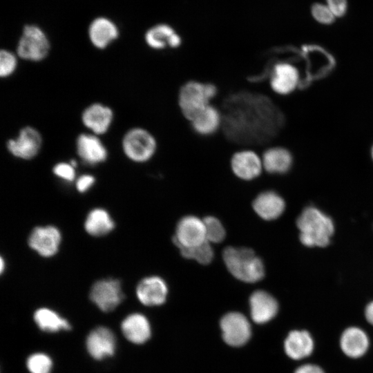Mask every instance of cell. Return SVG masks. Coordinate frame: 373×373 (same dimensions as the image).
<instances>
[{
  "label": "cell",
  "mask_w": 373,
  "mask_h": 373,
  "mask_svg": "<svg viewBox=\"0 0 373 373\" xmlns=\"http://www.w3.org/2000/svg\"><path fill=\"white\" fill-rule=\"evenodd\" d=\"M299 73L296 67L288 62H276L273 66L269 79L272 93L285 96L299 86Z\"/></svg>",
  "instance_id": "7c38bea8"
},
{
  "label": "cell",
  "mask_w": 373,
  "mask_h": 373,
  "mask_svg": "<svg viewBox=\"0 0 373 373\" xmlns=\"http://www.w3.org/2000/svg\"><path fill=\"white\" fill-rule=\"evenodd\" d=\"M340 345L347 356L358 358L367 350L369 339L361 329L352 327L346 329L341 335Z\"/></svg>",
  "instance_id": "cb8c5ba5"
},
{
  "label": "cell",
  "mask_w": 373,
  "mask_h": 373,
  "mask_svg": "<svg viewBox=\"0 0 373 373\" xmlns=\"http://www.w3.org/2000/svg\"><path fill=\"white\" fill-rule=\"evenodd\" d=\"M264 171L270 174H282L291 167V152L282 146H269L261 153Z\"/></svg>",
  "instance_id": "ffe728a7"
},
{
  "label": "cell",
  "mask_w": 373,
  "mask_h": 373,
  "mask_svg": "<svg viewBox=\"0 0 373 373\" xmlns=\"http://www.w3.org/2000/svg\"><path fill=\"white\" fill-rule=\"evenodd\" d=\"M88 35L91 43L99 49L105 48L118 36L115 25L106 18L95 19L90 25Z\"/></svg>",
  "instance_id": "4316f807"
},
{
  "label": "cell",
  "mask_w": 373,
  "mask_h": 373,
  "mask_svg": "<svg viewBox=\"0 0 373 373\" xmlns=\"http://www.w3.org/2000/svg\"><path fill=\"white\" fill-rule=\"evenodd\" d=\"M203 220L207 240L210 243L221 242L226 236L225 229L221 222L213 216H207Z\"/></svg>",
  "instance_id": "f546056e"
},
{
  "label": "cell",
  "mask_w": 373,
  "mask_h": 373,
  "mask_svg": "<svg viewBox=\"0 0 373 373\" xmlns=\"http://www.w3.org/2000/svg\"><path fill=\"white\" fill-rule=\"evenodd\" d=\"M372 159H373V146L372 148Z\"/></svg>",
  "instance_id": "ab89813d"
},
{
  "label": "cell",
  "mask_w": 373,
  "mask_h": 373,
  "mask_svg": "<svg viewBox=\"0 0 373 373\" xmlns=\"http://www.w3.org/2000/svg\"><path fill=\"white\" fill-rule=\"evenodd\" d=\"M75 169L70 162H59L55 165L52 171L57 177L67 182H72L76 175Z\"/></svg>",
  "instance_id": "836d02e7"
},
{
  "label": "cell",
  "mask_w": 373,
  "mask_h": 373,
  "mask_svg": "<svg viewBox=\"0 0 373 373\" xmlns=\"http://www.w3.org/2000/svg\"><path fill=\"white\" fill-rule=\"evenodd\" d=\"M312 15L319 23L331 24L335 20V16L327 5L316 3L312 7Z\"/></svg>",
  "instance_id": "d6a6232c"
},
{
  "label": "cell",
  "mask_w": 373,
  "mask_h": 373,
  "mask_svg": "<svg viewBox=\"0 0 373 373\" xmlns=\"http://www.w3.org/2000/svg\"><path fill=\"white\" fill-rule=\"evenodd\" d=\"M222 258L229 271L242 282L256 283L265 276L262 261L249 248L227 247L223 251Z\"/></svg>",
  "instance_id": "7a4b0ae2"
},
{
  "label": "cell",
  "mask_w": 373,
  "mask_h": 373,
  "mask_svg": "<svg viewBox=\"0 0 373 373\" xmlns=\"http://www.w3.org/2000/svg\"><path fill=\"white\" fill-rule=\"evenodd\" d=\"M61 240V233L55 226H38L30 232L28 243L39 256L50 258L58 252Z\"/></svg>",
  "instance_id": "9c48e42d"
},
{
  "label": "cell",
  "mask_w": 373,
  "mask_h": 373,
  "mask_svg": "<svg viewBox=\"0 0 373 373\" xmlns=\"http://www.w3.org/2000/svg\"><path fill=\"white\" fill-rule=\"evenodd\" d=\"M285 207L283 199L272 191L260 193L253 202L254 210L265 220L278 218L283 213Z\"/></svg>",
  "instance_id": "44dd1931"
},
{
  "label": "cell",
  "mask_w": 373,
  "mask_h": 373,
  "mask_svg": "<svg viewBox=\"0 0 373 373\" xmlns=\"http://www.w3.org/2000/svg\"><path fill=\"white\" fill-rule=\"evenodd\" d=\"M145 41L150 48L157 50L167 48L177 49L182 44L181 37L166 25H158L149 29L145 34Z\"/></svg>",
  "instance_id": "603a6c76"
},
{
  "label": "cell",
  "mask_w": 373,
  "mask_h": 373,
  "mask_svg": "<svg viewBox=\"0 0 373 373\" xmlns=\"http://www.w3.org/2000/svg\"><path fill=\"white\" fill-rule=\"evenodd\" d=\"M113 119L111 108L99 103H94L86 107L82 114L83 124L96 135L106 133Z\"/></svg>",
  "instance_id": "e0dca14e"
},
{
  "label": "cell",
  "mask_w": 373,
  "mask_h": 373,
  "mask_svg": "<svg viewBox=\"0 0 373 373\" xmlns=\"http://www.w3.org/2000/svg\"><path fill=\"white\" fill-rule=\"evenodd\" d=\"M95 182V178L93 175L89 174L82 175L76 180L77 190L80 193H84L93 186Z\"/></svg>",
  "instance_id": "d590c367"
},
{
  "label": "cell",
  "mask_w": 373,
  "mask_h": 373,
  "mask_svg": "<svg viewBox=\"0 0 373 373\" xmlns=\"http://www.w3.org/2000/svg\"><path fill=\"white\" fill-rule=\"evenodd\" d=\"M0 267H1V272L3 273L6 268V262L2 256L1 257Z\"/></svg>",
  "instance_id": "f35d334b"
},
{
  "label": "cell",
  "mask_w": 373,
  "mask_h": 373,
  "mask_svg": "<svg viewBox=\"0 0 373 373\" xmlns=\"http://www.w3.org/2000/svg\"><path fill=\"white\" fill-rule=\"evenodd\" d=\"M135 293L142 304L146 306H157L165 302L168 287L160 276H151L142 278L138 283Z\"/></svg>",
  "instance_id": "5bb4252c"
},
{
  "label": "cell",
  "mask_w": 373,
  "mask_h": 373,
  "mask_svg": "<svg viewBox=\"0 0 373 373\" xmlns=\"http://www.w3.org/2000/svg\"><path fill=\"white\" fill-rule=\"evenodd\" d=\"M218 95V88L213 83L189 80L180 88L178 105L184 117L189 121L212 104Z\"/></svg>",
  "instance_id": "3957f363"
},
{
  "label": "cell",
  "mask_w": 373,
  "mask_h": 373,
  "mask_svg": "<svg viewBox=\"0 0 373 373\" xmlns=\"http://www.w3.org/2000/svg\"><path fill=\"white\" fill-rule=\"evenodd\" d=\"M49 50V41L39 28L35 26L24 27L17 48V53L20 58L39 61L46 57Z\"/></svg>",
  "instance_id": "8992f818"
},
{
  "label": "cell",
  "mask_w": 373,
  "mask_h": 373,
  "mask_svg": "<svg viewBox=\"0 0 373 373\" xmlns=\"http://www.w3.org/2000/svg\"><path fill=\"white\" fill-rule=\"evenodd\" d=\"M90 300L102 312L115 309L123 300L122 283L116 278H104L96 281L91 287Z\"/></svg>",
  "instance_id": "52a82bcc"
},
{
  "label": "cell",
  "mask_w": 373,
  "mask_h": 373,
  "mask_svg": "<svg viewBox=\"0 0 373 373\" xmlns=\"http://www.w3.org/2000/svg\"><path fill=\"white\" fill-rule=\"evenodd\" d=\"M173 240L179 249L193 247L207 241L203 219L195 216L182 218L177 224Z\"/></svg>",
  "instance_id": "30bf717a"
},
{
  "label": "cell",
  "mask_w": 373,
  "mask_h": 373,
  "mask_svg": "<svg viewBox=\"0 0 373 373\" xmlns=\"http://www.w3.org/2000/svg\"><path fill=\"white\" fill-rule=\"evenodd\" d=\"M252 320L256 323H265L272 319L278 312L276 300L263 290L255 291L249 298Z\"/></svg>",
  "instance_id": "d6986e66"
},
{
  "label": "cell",
  "mask_w": 373,
  "mask_h": 373,
  "mask_svg": "<svg viewBox=\"0 0 373 373\" xmlns=\"http://www.w3.org/2000/svg\"><path fill=\"white\" fill-rule=\"evenodd\" d=\"M365 314L367 321L373 325V301L366 307Z\"/></svg>",
  "instance_id": "74e56055"
},
{
  "label": "cell",
  "mask_w": 373,
  "mask_h": 373,
  "mask_svg": "<svg viewBox=\"0 0 373 373\" xmlns=\"http://www.w3.org/2000/svg\"><path fill=\"white\" fill-rule=\"evenodd\" d=\"M122 146L125 155L138 164L149 162L158 151L157 137L149 129L142 126L129 129L122 138Z\"/></svg>",
  "instance_id": "5b68a950"
},
{
  "label": "cell",
  "mask_w": 373,
  "mask_h": 373,
  "mask_svg": "<svg viewBox=\"0 0 373 373\" xmlns=\"http://www.w3.org/2000/svg\"><path fill=\"white\" fill-rule=\"evenodd\" d=\"M327 6L335 17H343L347 11V0H326Z\"/></svg>",
  "instance_id": "e575fe53"
},
{
  "label": "cell",
  "mask_w": 373,
  "mask_h": 373,
  "mask_svg": "<svg viewBox=\"0 0 373 373\" xmlns=\"http://www.w3.org/2000/svg\"><path fill=\"white\" fill-rule=\"evenodd\" d=\"M34 320L37 326L43 331L55 332L61 329L68 330L70 325L67 320L60 316L55 311L41 307L34 314Z\"/></svg>",
  "instance_id": "83f0119b"
},
{
  "label": "cell",
  "mask_w": 373,
  "mask_h": 373,
  "mask_svg": "<svg viewBox=\"0 0 373 373\" xmlns=\"http://www.w3.org/2000/svg\"><path fill=\"white\" fill-rule=\"evenodd\" d=\"M212 104L222 115L220 133L237 150L249 148L261 153L285 124L284 113L267 93L242 90Z\"/></svg>",
  "instance_id": "6da1fadb"
},
{
  "label": "cell",
  "mask_w": 373,
  "mask_h": 373,
  "mask_svg": "<svg viewBox=\"0 0 373 373\" xmlns=\"http://www.w3.org/2000/svg\"><path fill=\"white\" fill-rule=\"evenodd\" d=\"M27 367L30 373H50L52 361L45 354L35 353L28 357Z\"/></svg>",
  "instance_id": "4dcf8cb0"
},
{
  "label": "cell",
  "mask_w": 373,
  "mask_h": 373,
  "mask_svg": "<svg viewBox=\"0 0 373 373\" xmlns=\"http://www.w3.org/2000/svg\"><path fill=\"white\" fill-rule=\"evenodd\" d=\"M86 347L90 355L97 360L112 356L115 350L113 333L105 327L95 328L87 336Z\"/></svg>",
  "instance_id": "ac0fdd59"
},
{
  "label": "cell",
  "mask_w": 373,
  "mask_h": 373,
  "mask_svg": "<svg viewBox=\"0 0 373 373\" xmlns=\"http://www.w3.org/2000/svg\"><path fill=\"white\" fill-rule=\"evenodd\" d=\"M300 240L307 247H325L334 232L329 218L314 207L305 209L297 220Z\"/></svg>",
  "instance_id": "277c9868"
},
{
  "label": "cell",
  "mask_w": 373,
  "mask_h": 373,
  "mask_svg": "<svg viewBox=\"0 0 373 373\" xmlns=\"http://www.w3.org/2000/svg\"><path fill=\"white\" fill-rule=\"evenodd\" d=\"M195 133L208 137L218 134L222 128V115L220 110L211 104L189 121Z\"/></svg>",
  "instance_id": "2e32d148"
},
{
  "label": "cell",
  "mask_w": 373,
  "mask_h": 373,
  "mask_svg": "<svg viewBox=\"0 0 373 373\" xmlns=\"http://www.w3.org/2000/svg\"><path fill=\"white\" fill-rule=\"evenodd\" d=\"M76 149L81 160L89 165L102 163L108 157L106 148L95 134L79 135L76 140Z\"/></svg>",
  "instance_id": "9a60e30c"
},
{
  "label": "cell",
  "mask_w": 373,
  "mask_h": 373,
  "mask_svg": "<svg viewBox=\"0 0 373 373\" xmlns=\"http://www.w3.org/2000/svg\"><path fill=\"white\" fill-rule=\"evenodd\" d=\"M294 373H324V372L316 365L306 364L297 368Z\"/></svg>",
  "instance_id": "8d00e7d4"
},
{
  "label": "cell",
  "mask_w": 373,
  "mask_h": 373,
  "mask_svg": "<svg viewBox=\"0 0 373 373\" xmlns=\"http://www.w3.org/2000/svg\"><path fill=\"white\" fill-rule=\"evenodd\" d=\"M17 59L16 56L7 50L0 52V76L6 78L10 76L16 70Z\"/></svg>",
  "instance_id": "1f68e13d"
},
{
  "label": "cell",
  "mask_w": 373,
  "mask_h": 373,
  "mask_svg": "<svg viewBox=\"0 0 373 373\" xmlns=\"http://www.w3.org/2000/svg\"><path fill=\"white\" fill-rule=\"evenodd\" d=\"M182 256L202 265L211 263L213 258V249L208 241L189 248H180Z\"/></svg>",
  "instance_id": "f1b7e54d"
},
{
  "label": "cell",
  "mask_w": 373,
  "mask_h": 373,
  "mask_svg": "<svg viewBox=\"0 0 373 373\" xmlns=\"http://www.w3.org/2000/svg\"><path fill=\"white\" fill-rule=\"evenodd\" d=\"M284 347L289 357L299 360L311 354L314 349V342L307 332L294 330L289 334Z\"/></svg>",
  "instance_id": "d4e9b609"
},
{
  "label": "cell",
  "mask_w": 373,
  "mask_h": 373,
  "mask_svg": "<svg viewBox=\"0 0 373 373\" xmlns=\"http://www.w3.org/2000/svg\"><path fill=\"white\" fill-rule=\"evenodd\" d=\"M224 341L231 346H241L251 336V327L247 318L239 312H229L221 319Z\"/></svg>",
  "instance_id": "4fadbf2b"
},
{
  "label": "cell",
  "mask_w": 373,
  "mask_h": 373,
  "mask_svg": "<svg viewBox=\"0 0 373 373\" xmlns=\"http://www.w3.org/2000/svg\"><path fill=\"white\" fill-rule=\"evenodd\" d=\"M41 146V135L32 126L22 128L16 138L10 139L6 142V149L11 155L26 160L36 157Z\"/></svg>",
  "instance_id": "8fae6325"
},
{
  "label": "cell",
  "mask_w": 373,
  "mask_h": 373,
  "mask_svg": "<svg viewBox=\"0 0 373 373\" xmlns=\"http://www.w3.org/2000/svg\"><path fill=\"white\" fill-rule=\"evenodd\" d=\"M121 328L126 338L135 344L146 342L151 336L149 321L139 313L127 316L122 322Z\"/></svg>",
  "instance_id": "7402d4cb"
},
{
  "label": "cell",
  "mask_w": 373,
  "mask_h": 373,
  "mask_svg": "<svg viewBox=\"0 0 373 373\" xmlns=\"http://www.w3.org/2000/svg\"><path fill=\"white\" fill-rule=\"evenodd\" d=\"M84 227L88 234L100 237L108 234L114 229L115 222L106 209L95 208L88 213Z\"/></svg>",
  "instance_id": "484cf974"
},
{
  "label": "cell",
  "mask_w": 373,
  "mask_h": 373,
  "mask_svg": "<svg viewBox=\"0 0 373 373\" xmlns=\"http://www.w3.org/2000/svg\"><path fill=\"white\" fill-rule=\"evenodd\" d=\"M229 166L232 174L244 181L259 178L264 171L261 154L249 148L236 151L230 158Z\"/></svg>",
  "instance_id": "ba28073f"
}]
</instances>
